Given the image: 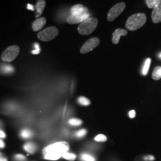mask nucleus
<instances>
[{"label": "nucleus", "instance_id": "obj_1", "mask_svg": "<svg viewBox=\"0 0 161 161\" xmlns=\"http://www.w3.org/2000/svg\"><path fill=\"white\" fill-rule=\"evenodd\" d=\"M69 144L66 142H58L47 146L42 150V153L46 159L56 161L69 150Z\"/></svg>", "mask_w": 161, "mask_h": 161}, {"label": "nucleus", "instance_id": "obj_2", "mask_svg": "<svg viewBox=\"0 0 161 161\" xmlns=\"http://www.w3.org/2000/svg\"><path fill=\"white\" fill-rule=\"evenodd\" d=\"M146 16L144 13H137L133 14L128 19L125 26L131 31L141 28L146 22Z\"/></svg>", "mask_w": 161, "mask_h": 161}, {"label": "nucleus", "instance_id": "obj_3", "mask_svg": "<svg viewBox=\"0 0 161 161\" xmlns=\"http://www.w3.org/2000/svg\"><path fill=\"white\" fill-rule=\"evenodd\" d=\"M97 25L98 20L96 17H89L80 23L78 28V31L82 35L91 34L96 29Z\"/></svg>", "mask_w": 161, "mask_h": 161}, {"label": "nucleus", "instance_id": "obj_4", "mask_svg": "<svg viewBox=\"0 0 161 161\" xmlns=\"http://www.w3.org/2000/svg\"><path fill=\"white\" fill-rule=\"evenodd\" d=\"M58 34V29L54 26H51L40 32L38 34V38L43 41H49L57 37Z\"/></svg>", "mask_w": 161, "mask_h": 161}, {"label": "nucleus", "instance_id": "obj_5", "mask_svg": "<svg viewBox=\"0 0 161 161\" xmlns=\"http://www.w3.org/2000/svg\"><path fill=\"white\" fill-rule=\"evenodd\" d=\"M19 53V47L17 46H12L7 48L3 53L1 59L7 62H10L17 58Z\"/></svg>", "mask_w": 161, "mask_h": 161}, {"label": "nucleus", "instance_id": "obj_6", "mask_svg": "<svg viewBox=\"0 0 161 161\" xmlns=\"http://www.w3.org/2000/svg\"><path fill=\"white\" fill-rule=\"evenodd\" d=\"M126 4L125 3H119L116 4L110 8L108 14V20L109 22L114 20L116 18L118 17L123 11L125 10Z\"/></svg>", "mask_w": 161, "mask_h": 161}, {"label": "nucleus", "instance_id": "obj_7", "mask_svg": "<svg viewBox=\"0 0 161 161\" xmlns=\"http://www.w3.org/2000/svg\"><path fill=\"white\" fill-rule=\"evenodd\" d=\"M100 42V39L94 37L86 41V42L80 48V52L82 54H86L87 53L92 52L95 48L99 45Z\"/></svg>", "mask_w": 161, "mask_h": 161}, {"label": "nucleus", "instance_id": "obj_8", "mask_svg": "<svg viewBox=\"0 0 161 161\" xmlns=\"http://www.w3.org/2000/svg\"><path fill=\"white\" fill-rule=\"evenodd\" d=\"M90 16L89 10L84 13L83 14L79 15H70L67 20L68 23L69 24H76V23H82L86 19H88Z\"/></svg>", "mask_w": 161, "mask_h": 161}, {"label": "nucleus", "instance_id": "obj_9", "mask_svg": "<svg viewBox=\"0 0 161 161\" xmlns=\"http://www.w3.org/2000/svg\"><path fill=\"white\" fill-rule=\"evenodd\" d=\"M152 20L154 23L161 22V3L154 9H153L152 13Z\"/></svg>", "mask_w": 161, "mask_h": 161}, {"label": "nucleus", "instance_id": "obj_10", "mask_svg": "<svg viewBox=\"0 0 161 161\" xmlns=\"http://www.w3.org/2000/svg\"><path fill=\"white\" fill-rule=\"evenodd\" d=\"M127 30L123 29H117L112 35V42L114 44H118L120 40V38L122 36L127 35Z\"/></svg>", "mask_w": 161, "mask_h": 161}, {"label": "nucleus", "instance_id": "obj_11", "mask_svg": "<svg viewBox=\"0 0 161 161\" xmlns=\"http://www.w3.org/2000/svg\"><path fill=\"white\" fill-rule=\"evenodd\" d=\"M88 9L81 4H77L73 6L70 9L71 15H79L88 11Z\"/></svg>", "mask_w": 161, "mask_h": 161}, {"label": "nucleus", "instance_id": "obj_12", "mask_svg": "<svg viewBox=\"0 0 161 161\" xmlns=\"http://www.w3.org/2000/svg\"><path fill=\"white\" fill-rule=\"evenodd\" d=\"M46 23V19L41 17L35 20L32 24V29L34 31H38L42 29Z\"/></svg>", "mask_w": 161, "mask_h": 161}, {"label": "nucleus", "instance_id": "obj_13", "mask_svg": "<svg viewBox=\"0 0 161 161\" xmlns=\"http://www.w3.org/2000/svg\"><path fill=\"white\" fill-rule=\"evenodd\" d=\"M23 148L29 153L33 154V153H34L36 149H37V146H36V144L34 143H32V142H28V143H26V144L24 145Z\"/></svg>", "mask_w": 161, "mask_h": 161}, {"label": "nucleus", "instance_id": "obj_14", "mask_svg": "<svg viewBox=\"0 0 161 161\" xmlns=\"http://www.w3.org/2000/svg\"><path fill=\"white\" fill-rule=\"evenodd\" d=\"M0 70L4 74H12L14 70L12 65L4 64L0 66Z\"/></svg>", "mask_w": 161, "mask_h": 161}, {"label": "nucleus", "instance_id": "obj_15", "mask_svg": "<svg viewBox=\"0 0 161 161\" xmlns=\"http://www.w3.org/2000/svg\"><path fill=\"white\" fill-rule=\"evenodd\" d=\"M152 77L155 80L161 79V66H156L152 72Z\"/></svg>", "mask_w": 161, "mask_h": 161}, {"label": "nucleus", "instance_id": "obj_16", "mask_svg": "<svg viewBox=\"0 0 161 161\" xmlns=\"http://www.w3.org/2000/svg\"><path fill=\"white\" fill-rule=\"evenodd\" d=\"M46 6V1H38L36 4V8L37 12L38 13V14L36 16V17L40 16L41 14L42 13L43 10Z\"/></svg>", "mask_w": 161, "mask_h": 161}, {"label": "nucleus", "instance_id": "obj_17", "mask_svg": "<svg viewBox=\"0 0 161 161\" xmlns=\"http://www.w3.org/2000/svg\"><path fill=\"white\" fill-rule=\"evenodd\" d=\"M161 3V0H146V3L150 8L154 9Z\"/></svg>", "mask_w": 161, "mask_h": 161}, {"label": "nucleus", "instance_id": "obj_18", "mask_svg": "<svg viewBox=\"0 0 161 161\" xmlns=\"http://www.w3.org/2000/svg\"><path fill=\"white\" fill-rule=\"evenodd\" d=\"M151 64V59L150 58H148L146 60L145 62H144V66L142 69V74L143 75H147L149 69L150 68V66Z\"/></svg>", "mask_w": 161, "mask_h": 161}, {"label": "nucleus", "instance_id": "obj_19", "mask_svg": "<svg viewBox=\"0 0 161 161\" xmlns=\"http://www.w3.org/2000/svg\"><path fill=\"white\" fill-rule=\"evenodd\" d=\"M62 157H63L64 158L68 161H74L76 158V155L74 153H69L67 152H65L64 153Z\"/></svg>", "mask_w": 161, "mask_h": 161}, {"label": "nucleus", "instance_id": "obj_20", "mask_svg": "<svg viewBox=\"0 0 161 161\" xmlns=\"http://www.w3.org/2000/svg\"><path fill=\"white\" fill-rule=\"evenodd\" d=\"M33 135V133L28 129H24L20 132V136L23 138H31Z\"/></svg>", "mask_w": 161, "mask_h": 161}, {"label": "nucleus", "instance_id": "obj_21", "mask_svg": "<svg viewBox=\"0 0 161 161\" xmlns=\"http://www.w3.org/2000/svg\"><path fill=\"white\" fill-rule=\"evenodd\" d=\"M78 102L79 103L83 106H88L91 104L90 100L85 97H80L78 98Z\"/></svg>", "mask_w": 161, "mask_h": 161}, {"label": "nucleus", "instance_id": "obj_22", "mask_svg": "<svg viewBox=\"0 0 161 161\" xmlns=\"http://www.w3.org/2000/svg\"><path fill=\"white\" fill-rule=\"evenodd\" d=\"M69 124L72 125V126H80V125L82 124V121H81L80 119H76V118H72L70 119L68 121Z\"/></svg>", "mask_w": 161, "mask_h": 161}, {"label": "nucleus", "instance_id": "obj_23", "mask_svg": "<svg viewBox=\"0 0 161 161\" xmlns=\"http://www.w3.org/2000/svg\"><path fill=\"white\" fill-rule=\"evenodd\" d=\"M82 160L83 161H95L96 159L92 156L88 155V154H82L80 156Z\"/></svg>", "mask_w": 161, "mask_h": 161}, {"label": "nucleus", "instance_id": "obj_24", "mask_svg": "<svg viewBox=\"0 0 161 161\" xmlns=\"http://www.w3.org/2000/svg\"><path fill=\"white\" fill-rule=\"evenodd\" d=\"M107 137L104 134H98L95 138L94 140L98 142H104L107 141Z\"/></svg>", "mask_w": 161, "mask_h": 161}, {"label": "nucleus", "instance_id": "obj_25", "mask_svg": "<svg viewBox=\"0 0 161 161\" xmlns=\"http://www.w3.org/2000/svg\"><path fill=\"white\" fill-rule=\"evenodd\" d=\"M86 134H87V131L86 130V129H82V130H80L76 132L75 136H76V137H77L78 138H81V137H84Z\"/></svg>", "mask_w": 161, "mask_h": 161}, {"label": "nucleus", "instance_id": "obj_26", "mask_svg": "<svg viewBox=\"0 0 161 161\" xmlns=\"http://www.w3.org/2000/svg\"><path fill=\"white\" fill-rule=\"evenodd\" d=\"M34 50L32 52V53L33 54H39L41 52L40 47L38 43H35L34 45Z\"/></svg>", "mask_w": 161, "mask_h": 161}, {"label": "nucleus", "instance_id": "obj_27", "mask_svg": "<svg viewBox=\"0 0 161 161\" xmlns=\"http://www.w3.org/2000/svg\"><path fill=\"white\" fill-rule=\"evenodd\" d=\"M14 159L18 161H26V158L25 156L23 155H21V154H19V155H16L14 156Z\"/></svg>", "mask_w": 161, "mask_h": 161}, {"label": "nucleus", "instance_id": "obj_28", "mask_svg": "<svg viewBox=\"0 0 161 161\" xmlns=\"http://www.w3.org/2000/svg\"><path fill=\"white\" fill-rule=\"evenodd\" d=\"M129 116L131 118H134L136 117V111L134 110H131L129 112Z\"/></svg>", "mask_w": 161, "mask_h": 161}, {"label": "nucleus", "instance_id": "obj_29", "mask_svg": "<svg viewBox=\"0 0 161 161\" xmlns=\"http://www.w3.org/2000/svg\"><path fill=\"white\" fill-rule=\"evenodd\" d=\"M0 161H8L7 158H6L2 153L0 152Z\"/></svg>", "mask_w": 161, "mask_h": 161}, {"label": "nucleus", "instance_id": "obj_30", "mask_svg": "<svg viewBox=\"0 0 161 161\" xmlns=\"http://www.w3.org/2000/svg\"><path fill=\"white\" fill-rule=\"evenodd\" d=\"M27 8L29 9V10H32V11H34L35 10L34 6L32 5V4H28L27 5Z\"/></svg>", "mask_w": 161, "mask_h": 161}, {"label": "nucleus", "instance_id": "obj_31", "mask_svg": "<svg viewBox=\"0 0 161 161\" xmlns=\"http://www.w3.org/2000/svg\"><path fill=\"white\" fill-rule=\"evenodd\" d=\"M5 137H6V134L0 130V138H5Z\"/></svg>", "mask_w": 161, "mask_h": 161}, {"label": "nucleus", "instance_id": "obj_32", "mask_svg": "<svg viewBox=\"0 0 161 161\" xmlns=\"http://www.w3.org/2000/svg\"><path fill=\"white\" fill-rule=\"evenodd\" d=\"M4 147H5V143L3 142V141L0 140V148H4Z\"/></svg>", "mask_w": 161, "mask_h": 161}, {"label": "nucleus", "instance_id": "obj_33", "mask_svg": "<svg viewBox=\"0 0 161 161\" xmlns=\"http://www.w3.org/2000/svg\"><path fill=\"white\" fill-rule=\"evenodd\" d=\"M159 58H160L161 59V53L159 54Z\"/></svg>", "mask_w": 161, "mask_h": 161}]
</instances>
